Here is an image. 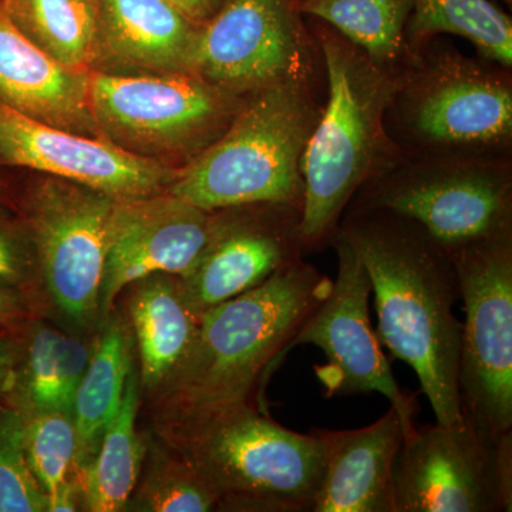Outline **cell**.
<instances>
[{
    "label": "cell",
    "mask_w": 512,
    "mask_h": 512,
    "mask_svg": "<svg viewBox=\"0 0 512 512\" xmlns=\"http://www.w3.org/2000/svg\"><path fill=\"white\" fill-rule=\"evenodd\" d=\"M116 198L43 177L20 200L40 285L57 311L80 328L100 322V295Z\"/></svg>",
    "instance_id": "obj_11"
},
{
    "label": "cell",
    "mask_w": 512,
    "mask_h": 512,
    "mask_svg": "<svg viewBox=\"0 0 512 512\" xmlns=\"http://www.w3.org/2000/svg\"><path fill=\"white\" fill-rule=\"evenodd\" d=\"M23 330L0 328V409L9 407L22 357Z\"/></svg>",
    "instance_id": "obj_31"
},
{
    "label": "cell",
    "mask_w": 512,
    "mask_h": 512,
    "mask_svg": "<svg viewBox=\"0 0 512 512\" xmlns=\"http://www.w3.org/2000/svg\"><path fill=\"white\" fill-rule=\"evenodd\" d=\"M326 94L302 157L303 254L332 244L359 188L396 153L384 127L397 72L319 22Z\"/></svg>",
    "instance_id": "obj_3"
},
{
    "label": "cell",
    "mask_w": 512,
    "mask_h": 512,
    "mask_svg": "<svg viewBox=\"0 0 512 512\" xmlns=\"http://www.w3.org/2000/svg\"><path fill=\"white\" fill-rule=\"evenodd\" d=\"M461 325V410L491 436L512 431V232L450 252Z\"/></svg>",
    "instance_id": "obj_10"
},
{
    "label": "cell",
    "mask_w": 512,
    "mask_h": 512,
    "mask_svg": "<svg viewBox=\"0 0 512 512\" xmlns=\"http://www.w3.org/2000/svg\"><path fill=\"white\" fill-rule=\"evenodd\" d=\"M163 439L217 485L220 510L312 511L326 458L316 429L295 433L248 404Z\"/></svg>",
    "instance_id": "obj_6"
},
{
    "label": "cell",
    "mask_w": 512,
    "mask_h": 512,
    "mask_svg": "<svg viewBox=\"0 0 512 512\" xmlns=\"http://www.w3.org/2000/svg\"><path fill=\"white\" fill-rule=\"evenodd\" d=\"M332 284L302 258L264 284L202 312L190 353L156 396L161 436L237 407H261L259 384L293 348L303 322Z\"/></svg>",
    "instance_id": "obj_2"
},
{
    "label": "cell",
    "mask_w": 512,
    "mask_h": 512,
    "mask_svg": "<svg viewBox=\"0 0 512 512\" xmlns=\"http://www.w3.org/2000/svg\"><path fill=\"white\" fill-rule=\"evenodd\" d=\"M319 64L318 40L303 23L299 0H225L200 26L192 73L247 97L316 76Z\"/></svg>",
    "instance_id": "obj_12"
},
{
    "label": "cell",
    "mask_w": 512,
    "mask_h": 512,
    "mask_svg": "<svg viewBox=\"0 0 512 512\" xmlns=\"http://www.w3.org/2000/svg\"><path fill=\"white\" fill-rule=\"evenodd\" d=\"M47 497L30 470L23 444V414L0 409V512H45Z\"/></svg>",
    "instance_id": "obj_29"
},
{
    "label": "cell",
    "mask_w": 512,
    "mask_h": 512,
    "mask_svg": "<svg viewBox=\"0 0 512 512\" xmlns=\"http://www.w3.org/2000/svg\"><path fill=\"white\" fill-rule=\"evenodd\" d=\"M348 207L410 218L451 252L512 232V158H416L396 151Z\"/></svg>",
    "instance_id": "obj_7"
},
{
    "label": "cell",
    "mask_w": 512,
    "mask_h": 512,
    "mask_svg": "<svg viewBox=\"0 0 512 512\" xmlns=\"http://www.w3.org/2000/svg\"><path fill=\"white\" fill-rule=\"evenodd\" d=\"M338 229L369 275L377 338L416 372L436 423H453L461 414V323L450 252L416 221L379 208H346Z\"/></svg>",
    "instance_id": "obj_1"
},
{
    "label": "cell",
    "mask_w": 512,
    "mask_h": 512,
    "mask_svg": "<svg viewBox=\"0 0 512 512\" xmlns=\"http://www.w3.org/2000/svg\"><path fill=\"white\" fill-rule=\"evenodd\" d=\"M99 56L154 74L192 73L200 26L165 0H93Z\"/></svg>",
    "instance_id": "obj_19"
},
{
    "label": "cell",
    "mask_w": 512,
    "mask_h": 512,
    "mask_svg": "<svg viewBox=\"0 0 512 512\" xmlns=\"http://www.w3.org/2000/svg\"><path fill=\"white\" fill-rule=\"evenodd\" d=\"M23 444L30 470L46 497L76 476L77 436L72 414H26L23 416Z\"/></svg>",
    "instance_id": "obj_28"
},
{
    "label": "cell",
    "mask_w": 512,
    "mask_h": 512,
    "mask_svg": "<svg viewBox=\"0 0 512 512\" xmlns=\"http://www.w3.org/2000/svg\"><path fill=\"white\" fill-rule=\"evenodd\" d=\"M414 0H299L312 16L359 47L372 62L399 72L409 57L406 29Z\"/></svg>",
    "instance_id": "obj_24"
},
{
    "label": "cell",
    "mask_w": 512,
    "mask_h": 512,
    "mask_svg": "<svg viewBox=\"0 0 512 512\" xmlns=\"http://www.w3.org/2000/svg\"><path fill=\"white\" fill-rule=\"evenodd\" d=\"M0 164L72 181L119 201L161 194L178 174V168L138 156L106 138L49 126L3 104Z\"/></svg>",
    "instance_id": "obj_14"
},
{
    "label": "cell",
    "mask_w": 512,
    "mask_h": 512,
    "mask_svg": "<svg viewBox=\"0 0 512 512\" xmlns=\"http://www.w3.org/2000/svg\"><path fill=\"white\" fill-rule=\"evenodd\" d=\"M134 339L124 320L110 315L92 349L89 365L74 396L76 477L82 481L99 451L104 431L116 416L133 366Z\"/></svg>",
    "instance_id": "obj_22"
},
{
    "label": "cell",
    "mask_w": 512,
    "mask_h": 512,
    "mask_svg": "<svg viewBox=\"0 0 512 512\" xmlns=\"http://www.w3.org/2000/svg\"><path fill=\"white\" fill-rule=\"evenodd\" d=\"M13 207H15V201L10 195L8 185L3 183L2 178H0V211H10Z\"/></svg>",
    "instance_id": "obj_34"
},
{
    "label": "cell",
    "mask_w": 512,
    "mask_h": 512,
    "mask_svg": "<svg viewBox=\"0 0 512 512\" xmlns=\"http://www.w3.org/2000/svg\"><path fill=\"white\" fill-rule=\"evenodd\" d=\"M512 510V431L485 433L466 412L414 427L394 461L390 512Z\"/></svg>",
    "instance_id": "obj_9"
},
{
    "label": "cell",
    "mask_w": 512,
    "mask_h": 512,
    "mask_svg": "<svg viewBox=\"0 0 512 512\" xmlns=\"http://www.w3.org/2000/svg\"><path fill=\"white\" fill-rule=\"evenodd\" d=\"M436 39L409 53L396 73L384 116L394 150L416 158H512L511 69Z\"/></svg>",
    "instance_id": "obj_5"
},
{
    "label": "cell",
    "mask_w": 512,
    "mask_h": 512,
    "mask_svg": "<svg viewBox=\"0 0 512 512\" xmlns=\"http://www.w3.org/2000/svg\"><path fill=\"white\" fill-rule=\"evenodd\" d=\"M92 349L84 340L37 318L23 330L22 357L9 407L23 416L42 412L72 414L74 396Z\"/></svg>",
    "instance_id": "obj_21"
},
{
    "label": "cell",
    "mask_w": 512,
    "mask_h": 512,
    "mask_svg": "<svg viewBox=\"0 0 512 512\" xmlns=\"http://www.w3.org/2000/svg\"><path fill=\"white\" fill-rule=\"evenodd\" d=\"M318 74L248 94L227 130L178 168L168 192L205 211L303 202L302 157L322 111Z\"/></svg>",
    "instance_id": "obj_4"
},
{
    "label": "cell",
    "mask_w": 512,
    "mask_h": 512,
    "mask_svg": "<svg viewBox=\"0 0 512 512\" xmlns=\"http://www.w3.org/2000/svg\"><path fill=\"white\" fill-rule=\"evenodd\" d=\"M140 407L138 373L131 370L116 416L110 421L92 466L83 478L84 510L119 512L126 510L136 491L146 447L136 421Z\"/></svg>",
    "instance_id": "obj_23"
},
{
    "label": "cell",
    "mask_w": 512,
    "mask_h": 512,
    "mask_svg": "<svg viewBox=\"0 0 512 512\" xmlns=\"http://www.w3.org/2000/svg\"><path fill=\"white\" fill-rule=\"evenodd\" d=\"M214 228L205 211L170 192L117 202L100 295V325L124 289L146 276L184 278L204 254Z\"/></svg>",
    "instance_id": "obj_16"
},
{
    "label": "cell",
    "mask_w": 512,
    "mask_h": 512,
    "mask_svg": "<svg viewBox=\"0 0 512 512\" xmlns=\"http://www.w3.org/2000/svg\"><path fill=\"white\" fill-rule=\"evenodd\" d=\"M131 510L146 512H207L220 504L221 493L194 461L168 446L147 458V473ZM126 508V510H127Z\"/></svg>",
    "instance_id": "obj_27"
},
{
    "label": "cell",
    "mask_w": 512,
    "mask_h": 512,
    "mask_svg": "<svg viewBox=\"0 0 512 512\" xmlns=\"http://www.w3.org/2000/svg\"><path fill=\"white\" fill-rule=\"evenodd\" d=\"M128 288L131 335L140 357L138 382L156 397L190 353L200 315L188 303L180 276L150 275Z\"/></svg>",
    "instance_id": "obj_20"
},
{
    "label": "cell",
    "mask_w": 512,
    "mask_h": 512,
    "mask_svg": "<svg viewBox=\"0 0 512 512\" xmlns=\"http://www.w3.org/2000/svg\"><path fill=\"white\" fill-rule=\"evenodd\" d=\"M325 441V470L312 512H390L394 461L403 426L393 407L356 430L316 429Z\"/></svg>",
    "instance_id": "obj_18"
},
{
    "label": "cell",
    "mask_w": 512,
    "mask_h": 512,
    "mask_svg": "<svg viewBox=\"0 0 512 512\" xmlns=\"http://www.w3.org/2000/svg\"><path fill=\"white\" fill-rule=\"evenodd\" d=\"M0 285L18 289L40 302L39 269L32 239L22 218L0 211Z\"/></svg>",
    "instance_id": "obj_30"
},
{
    "label": "cell",
    "mask_w": 512,
    "mask_h": 512,
    "mask_svg": "<svg viewBox=\"0 0 512 512\" xmlns=\"http://www.w3.org/2000/svg\"><path fill=\"white\" fill-rule=\"evenodd\" d=\"M165 2L180 10L192 22L202 25L217 13L225 0H165Z\"/></svg>",
    "instance_id": "obj_33"
},
{
    "label": "cell",
    "mask_w": 512,
    "mask_h": 512,
    "mask_svg": "<svg viewBox=\"0 0 512 512\" xmlns=\"http://www.w3.org/2000/svg\"><path fill=\"white\" fill-rule=\"evenodd\" d=\"M441 35L463 37L483 59L512 67V20L490 0H414L406 29L409 53Z\"/></svg>",
    "instance_id": "obj_25"
},
{
    "label": "cell",
    "mask_w": 512,
    "mask_h": 512,
    "mask_svg": "<svg viewBox=\"0 0 512 512\" xmlns=\"http://www.w3.org/2000/svg\"><path fill=\"white\" fill-rule=\"evenodd\" d=\"M39 302L26 293L0 285V328L23 330L37 318Z\"/></svg>",
    "instance_id": "obj_32"
},
{
    "label": "cell",
    "mask_w": 512,
    "mask_h": 512,
    "mask_svg": "<svg viewBox=\"0 0 512 512\" xmlns=\"http://www.w3.org/2000/svg\"><path fill=\"white\" fill-rule=\"evenodd\" d=\"M338 255V276L329 295L303 322L292 346H318L326 365L316 366L326 397L382 393L402 420L403 434L416 427L417 397L396 383L369 318L372 293L369 275L345 235L332 241ZM403 436V437H404Z\"/></svg>",
    "instance_id": "obj_13"
},
{
    "label": "cell",
    "mask_w": 512,
    "mask_h": 512,
    "mask_svg": "<svg viewBox=\"0 0 512 512\" xmlns=\"http://www.w3.org/2000/svg\"><path fill=\"white\" fill-rule=\"evenodd\" d=\"M504 2H507L508 5H511L512 0H504Z\"/></svg>",
    "instance_id": "obj_35"
},
{
    "label": "cell",
    "mask_w": 512,
    "mask_h": 512,
    "mask_svg": "<svg viewBox=\"0 0 512 512\" xmlns=\"http://www.w3.org/2000/svg\"><path fill=\"white\" fill-rule=\"evenodd\" d=\"M0 104L49 126L96 137L89 72L63 66L23 35L0 5Z\"/></svg>",
    "instance_id": "obj_17"
},
{
    "label": "cell",
    "mask_w": 512,
    "mask_h": 512,
    "mask_svg": "<svg viewBox=\"0 0 512 512\" xmlns=\"http://www.w3.org/2000/svg\"><path fill=\"white\" fill-rule=\"evenodd\" d=\"M301 208L252 204L214 211L204 254L184 278L185 296L198 315L251 291L303 258Z\"/></svg>",
    "instance_id": "obj_15"
},
{
    "label": "cell",
    "mask_w": 512,
    "mask_h": 512,
    "mask_svg": "<svg viewBox=\"0 0 512 512\" xmlns=\"http://www.w3.org/2000/svg\"><path fill=\"white\" fill-rule=\"evenodd\" d=\"M89 101L97 130L111 143L138 156L191 161L227 130L245 97L195 73L92 72Z\"/></svg>",
    "instance_id": "obj_8"
},
{
    "label": "cell",
    "mask_w": 512,
    "mask_h": 512,
    "mask_svg": "<svg viewBox=\"0 0 512 512\" xmlns=\"http://www.w3.org/2000/svg\"><path fill=\"white\" fill-rule=\"evenodd\" d=\"M29 40L56 62L87 72L99 57L93 0H0Z\"/></svg>",
    "instance_id": "obj_26"
}]
</instances>
